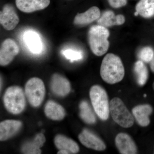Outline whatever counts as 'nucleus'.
<instances>
[{"instance_id": "f257e3e1", "label": "nucleus", "mask_w": 154, "mask_h": 154, "mask_svg": "<svg viewBox=\"0 0 154 154\" xmlns=\"http://www.w3.org/2000/svg\"><path fill=\"white\" fill-rule=\"evenodd\" d=\"M100 75L105 82L110 85L121 81L125 76V69L121 59L113 54H107L102 60Z\"/></svg>"}, {"instance_id": "f03ea898", "label": "nucleus", "mask_w": 154, "mask_h": 154, "mask_svg": "<svg viewBox=\"0 0 154 154\" xmlns=\"http://www.w3.org/2000/svg\"><path fill=\"white\" fill-rule=\"evenodd\" d=\"M110 35L106 27L99 25L92 26L88 33V40L91 51L98 56L104 55L108 50Z\"/></svg>"}, {"instance_id": "7ed1b4c3", "label": "nucleus", "mask_w": 154, "mask_h": 154, "mask_svg": "<svg viewBox=\"0 0 154 154\" xmlns=\"http://www.w3.org/2000/svg\"><path fill=\"white\" fill-rule=\"evenodd\" d=\"M92 106L95 113L102 120H106L110 114V103L106 91L99 85L93 86L90 91Z\"/></svg>"}, {"instance_id": "20e7f679", "label": "nucleus", "mask_w": 154, "mask_h": 154, "mask_svg": "<svg viewBox=\"0 0 154 154\" xmlns=\"http://www.w3.org/2000/svg\"><path fill=\"white\" fill-rule=\"evenodd\" d=\"M5 107L10 113L19 114L25 107V94L22 88L19 86H12L6 90L4 96Z\"/></svg>"}, {"instance_id": "39448f33", "label": "nucleus", "mask_w": 154, "mask_h": 154, "mask_svg": "<svg viewBox=\"0 0 154 154\" xmlns=\"http://www.w3.org/2000/svg\"><path fill=\"white\" fill-rule=\"evenodd\" d=\"M110 112L113 120L120 126L128 128L133 125V116L119 98L115 97L111 100Z\"/></svg>"}, {"instance_id": "423d86ee", "label": "nucleus", "mask_w": 154, "mask_h": 154, "mask_svg": "<svg viewBox=\"0 0 154 154\" xmlns=\"http://www.w3.org/2000/svg\"><path fill=\"white\" fill-rule=\"evenodd\" d=\"M25 93L30 105L33 107H38L42 103L45 96L44 83L39 78H31L25 85Z\"/></svg>"}, {"instance_id": "0eeeda50", "label": "nucleus", "mask_w": 154, "mask_h": 154, "mask_svg": "<svg viewBox=\"0 0 154 154\" xmlns=\"http://www.w3.org/2000/svg\"><path fill=\"white\" fill-rule=\"evenodd\" d=\"M19 48L17 42L8 38L4 40L0 49V64L5 66L11 63L19 53Z\"/></svg>"}, {"instance_id": "6e6552de", "label": "nucleus", "mask_w": 154, "mask_h": 154, "mask_svg": "<svg viewBox=\"0 0 154 154\" xmlns=\"http://www.w3.org/2000/svg\"><path fill=\"white\" fill-rule=\"evenodd\" d=\"M19 22V17L13 6L7 4L0 13V23L7 30H14Z\"/></svg>"}, {"instance_id": "1a4fd4ad", "label": "nucleus", "mask_w": 154, "mask_h": 154, "mask_svg": "<svg viewBox=\"0 0 154 154\" xmlns=\"http://www.w3.org/2000/svg\"><path fill=\"white\" fill-rule=\"evenodd\" d=\"M79 139L80 142L88 148L99 151L104 150L106 149L104 142L89 130H83L79 134Z\"/></svg>"}, {"instance_id": "9d476101", "label": "nucleus", "mask_w": 154, "mask_h": 154, "mask_svg": "<svg viewBox=\"0 0 154 154\" xmlns=\"http://www.w3.org/2000/svg\"><path fill=\"white\" fill-rule=\"evenodd\" d=\"M50 86L53 93L60 97L66 96L70 92L71 85L69 80L59 74L53 75Z\"/></svg>"}, {"instance_id": "9b49d317", "label": "nucleus", "mask_w": 154, "mask_h": 154, "mask_svg": "<svg viewBox=\"0 0 154 154\" xmlns=\"http://www.w3.org/2000/svg\"><path fill=\"white\" fill-rule=\"evenodd\" d=\"M115 144L119 152L122 154L137 153L136 145L129 135L120 133L115 138Z\"/></svg>"}, {"instance_id": "f8f14e48", "label": "nucleus", "mask_w": 154, "mask_h": 154, "mask_svg": "<svg viewBox=\"0 0 154 154\" xmlns=\"http://www.w3.org/2000/svg\"><path fill=\"white\" fill-rule=\"evenodd\" d=\"M50 0H16L17 8L22 12L31 13L46 8Z\"/></svg>"}, {"instance_id": "ddd939ff", "label": "nucleus", "mask_w": 154, "mask_h": 154, "mask_svg": "<svg viewBox=\"0 0 154 154\" xmlns=\"http://www.w3.org/2000/svg\"><path fill=\"white\" fill-rule=\"evenodd\" d=\"M22 123L19 120L8 119L0 123V140H8L17 134L21 129Z\"/></svg>"}, {"instance_id": "4468645a", "label": "nucleus", "mask_w": 154, "mask_h": 154, "mask_svg": "<svg viewBox=\"0 0 154 154\" xmlns=\"http://www.w3.org/2000/svg\"><path fill=\"white\" fill-rule=\"evenodd\" d=\"M133 114L138 123L142 127H146L150 124L149 116L153 112V108L148 104L137 105L133 108Z\"/></svg>"}, {"instance_id": "2eb2a0df", "label": "nucleus", "mask_w": 154, "mask_h": 154, "mask_svg": "<svg viewBox=\"0 0 154 154\" xmlns=\"http://www.w3.org/2000/svg\"><path fill=\"white\" fill-rule=\"evenodd\" d=\"M101 12L98 7H93L85 13L78 14L75 17L74 24L77 25H87L98 20Z\"/></svg>"}, {"instance_id": "dca6fc26", "label": "nucleus", "mask_w": 154, "mask_h": 154, "mask_svg": "<svg viewBox=\"0 0 154 154\" xmlns=\"http://www.w3.org/2000/svg\"><path fill=\"white\" fill-rule=\"evenodd\" d=\"M45 137L42 133L36 134L33 140L28 142L23 145L22 151L23 153L38 154L41 153L40 148L45 143Z\"/></svg>"}, {"instance_id": "f3484780", "label": "nucleus", "mask_w": 154, "mask_h": 154, "mask_svg": "<svg viewBox=\"0 0 154 154\" xmlns=\"http://www.w3.org/2000/svg\"><path fill=\"white\" fill-rule=\"evenodd\" d=\"M54 142L59 149L66 150L69 154L77 153L79 151V146L75 142L63 135H57L54 138Z\"/></svg>"}, {"instance_id": "a211bd4d", "label": "nucleus", "mask_w": 154, "mask_h": 154, "mask_svg": "<svg viewBox=\"0 0 154 154\" xmlns=\"http://www.w3.org/2000/svg\"><path fill=\"white\" fill-rule=\"evenodd\" d=\"M45 113L48 118L54 120H62L66 115L63 107L52 101H49L46 103L45 107Z\"/></svg>"}, {"instance_id": "6ab92c4d", "label": "nucleus", "mask_w": 154, "mask_h": 154, "mask_svg": "<svg viewBox=\"0 0 154 154\" xmlns=\"http://www.w3.org/2000/svg\"><path fill=\"white\" fill-rule=\"evenodd\" d=\"M25 44L31 52L35 54L39 53L42 50V45L39 36L36 32L28 31L25 32L24 36Z\"/></svg>"}, {"instance_id": "aec40b11", "label": "nucleus", "mask_w": 154, "mask_h": 154, "mask_svg": "<svg viewBox=\"0 0 154 154\" xmlns=\"http://www.w3.org/2000/svg\"><path fill=\"white\" fill-rule=\"evenodd\" d=\"M136 12L145 18L154 16V0H140L136 6Z\"/></svg>"}, {"instance_id": "412c9836", "label": "nucleus", "mask_w": 154, "mask_h": 154, "mask_svg": "<svg viewBox=\"0 0 154 154\" xmlns=\"http://www.w3.org/2000/svg\"><path fill=\"white\" fill-rule=\"evenodd\" d=\"M79 108L80 117L83 121L89 124L96 123V116L88 102L86 101L81 102Z\"/></svg>"}, {"instance_id": "4be33fe9", "label": "nucleus", "mask_w": 154, "mask_h": 154, "mask_svg": "<svg viewBox=\"0 0 154 154\" xmlns=\"http://www.w3.org/2000/svg\"><path fill=\"white\" fill-rule=\"evenodd\" d=\"M134 71L137 77V81L140 86L145 85L148 79L147 68L142 60H138L135 63Z\"/></svg>"}, {"instance_id": "5701e85b", "label": "nucleus", "mask_w": 154, "mask_h": 154, "mask_svg": "<svg viewBox=\"0 0 154 154\" xmlns=\"http://www.w3.org/2000/svg\"><path fill=\"white\" fill-rule=\"evenodd\" d=\"M97 23L98 25L106 28L118 25L117 16H115L113 11H105L98 19Z\"/></svg>"}, {"instance_id": "b1692460", "label": "nucleus", "mask_w": 154, "mask_h": 154, "mask_svg": "<svg viewBox=\"0 0 154 154\" xmlns=\"http://www.w3.org/2000/svg\"><path fill=\"white\" fill-rule=\"evenodd\" d=\"M139 57L146 63L151 62L154 58V51L152 48L146 47L141 50L139 53Z\"/></svg>"}, {"instance_id": "393cba45", "label": "nucleus", "mask_w": 154, "mask_h": 154, "mask_svg": "<svg viewBox=\"0 0 154 154\" xmlns=\"http://www.w3.org/2000/svg\"><path fill=\"white\" fill-rule=\"evenodd\" d=\"M63 54L65 57L72 62L80 60L83 57L82 53L72 50H66L64 51Z\"/></svg>"}, {"instance_id": "a878e982", "label": "nucleus", "mask_w": 154, "mask_h": 154, "mask_svg": "<svg viewBox=\"0 0 154 154\" xmlns=\"http://www.w3.org/2000/svg\"><path fill=\"white\" fill-rule=\"evenodd\" d=\"M110 6L114 8H118L126 5L127 0H108Z\"/></svg>"}, {"instance_id": "bb28decb", "label": "nucleus", "mask_w": 154, "mask_h": 154, "mask_svg": "<svg viewBox=\"0 0 154 154\" xmlns=\"http://www.w3.org/2000/svg\"><path fill=\"white\" fill-rule=\"evenodd\" d=\"M58 154H69L67 151L66 150L64 149H61L59 151L57 152Z\"/></svg>"}, {"instance_id": "cd10ccee", "label": "nucleus", "mask_w": 154, "mask_h": 154, "mask_svg": "<svg viewBox=\"0 0 154 154\" xmlns=\"http://www.w3.org/2000/svg\"><path fill=\"white\" fill-rule=\"evenodd\" d=\"M150 68L152 71L154 72V58L150 62Z\"/></svg>"}, {"instance_id": "c85d7f7f", "label": "nucleus", "mask_w": 154, "mask_h": 154, "mask_svg": "<svg viewBox=\"0 0 154 154\" xmlns=\"http://www.w3.org/2000/svg\"><path fill=\"white\" fill-rule=\"evenodd\" d=\"M153 88L154 90V82L153 83Z\"/></svg>"}, {"instance_id": "c756f323", "label": "nucleus", "mask_w": 154, "mask_h": 154, "mask_svg": "<svg viewBox=\"0 0 154 154\" xmlns=\"http://www.w3.org/2000/svg\"><path fill=\"white\" fill-rule=\"evenodd\" d=\"M144 97H146V95H144Z\"/></svg>"}, {"instance_id": "7c9ffc66", "label": "nucleus", "mask_w": 154, "mask_h": 154, "mask_svg": "<svg viewBox=\"0 0 154 154\" xmlns=\"http://www.w3.org/2000/svg\"></svg>"}]
</instances>
